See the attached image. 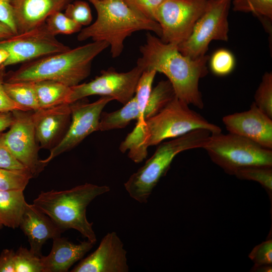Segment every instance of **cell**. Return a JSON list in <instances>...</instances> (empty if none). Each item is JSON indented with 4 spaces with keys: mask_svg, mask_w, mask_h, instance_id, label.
<instances>
[{
    "mask_svg": "<svg viewBox=\"0 0 272 272\" xmlns=\"http://www.w3.org/2000/svg\"><path fill=\"white\" fill-rule=\"evenodd\" d=\"M137 64L143 71L154 70L165 75L175 96L188 105L202 109L204 103L199 81L208 74V55L195 59L182 54L178 46L163 42L149 32L140 47Z\"/></svg>",
    "mask_w": 272,
    "mask_h": 272,
    "instance_id": "obj_1",
    "label": "cell"
},
{
    "mask_svg": "<svg viewBox=\"0 0 272 272\" xmlns=\"http://www.w3.org/2000/svg\"><path fill=\"white\" fill-rule=\"evenodd\" d=\"M183 101L175 96L159 112L146 120L141 126H135L119 146L136 163L146 158L149 147L163 141L174 139L192 130L204 129L211 133L222 132L219 126L208 121L202 115L191 109Z\"/></svg>",
    "mask_w": 272,
    "mask_h": 272,
    "instance_id": "obj_2",
    "label": "cell"
},
{
    "mask_svg": "<svg viewBox=\"0 0 272 272\" xmlns=\"http://www.w3.org/2000/svg\"><path fill=\"white\" fill-rule=\"evenodd\" d=\"M109 47L105 41H93L27 61L16 71L6 73L5 81L51 80L73 87L80 84L90 75L94 59Z\"/></svg>",
    "mask_w": 272,
    "mask_h": 272,
    "instance_id": "obj_3",
    "label": "cell"
},
{
    "mask_svg": "<svg viewBox=\"0 0 272 272\" xmlns=\"http://www.w3.org/2000/svg\"><path fill=\"white\" fill-rule=\"evenodd\" d=\"M87 1L95 9L97 18L81 30L77 39L107 42L113 58L121 55L125 39L134 32L150 31L161 37V30L156 21L140 15L123 0Z\"/></svg>",
    "mask_w": 272,
    "mask_h": 272,
    "instance_id": "obj_4",
    "label": "cell"
},
{
    "mask_svg": "<svg viewBox=\"0 0 272 272\" xmlns=\"http://www.w3.org/2000/svg\"><path fill=\"white\" fill-rule=\"evenodd\" d=\"M109 190L106 185L86 183L65 190L41 191L33 205L62 231L76 230L95 244L97 238L92 228L93 223L87 219V207L96 197Z\"/></svg>",
    "mask_w": 272,
    "mask_h": 272,
    "instance_id": "obj_5",
    "label": "cell"
},
{
    "mask_svg": "<svg viewBox=\"0 0 272 272\" xmlns=\"http://www.w3.org/2000/svg\"><path fill=\"white\" fill-rule=\"evenodd\" d=\"M211 133L197 129L160 144L154 154L133 173L124 186L130 196L146 203L160 179L165 175L177 155L184 151L202 148Z\"/></svg>",
    "mask_w": 272,
    "mask_h": 272,
    "instance_id": "obj_6",
    "label": "cell"
},
{
    "mask_svg": "<svg viewBox=\"0 0 272 272\" xmlns=\"http://www.w3.org/2000/svg\"><path fill=\"white\" fill-rule=\"evenodd\" d=\"M202 149L214 163L230 175L247 167H272L271 149L231 133H211Z\"/></svg>",
    "mask_w": 272,
    "mask_h": 272,
    "instance_id": "obj_7",
    "label": "cell"
},
{
    "mask_svg": "<svg viewBox=\"0 0 272 272\" xmlns=\"http://www.w3.org/2000/svg\"><path fill=\"white\" fill-rule=\"evenodd\" d=\"M232 0H210L189 37L178 46L179 51L191 58L206 55L213 40L227 41L228 16Z\"/></svg>",
    "mask_w": 272,
    "mask_h": 272,
    "instance_id": "obj_8",
    "label": "cell"
},
{
    "mask_svg": "<svg viewBox=\"0 0 272 272\" xmlns=\"http://www.w3.org/2000/svg\"><path fill=\"white\" fill-rule=\"evenodd\" d=\"M210 0H164L156 10L155 20L161 30V40L178 46L190 35Z\"/></svg>",
    "mask_w": 272,
    "mask_h": 272,
    "instance_id": "obj_9",
    "label": "cell"
},
{
    "mask_svg": "<svg viewBox=\"0 0 272 272\" xmlns=\"http://www.w3.org/2000/svg\"><path fill=\"white\" fill-rule=\"evenodd\" d=\"M143 72L137 65L126 72H118L113 67L102 70L91 81L71 87L66 103L90 96L100 95L110 97L124 105L134 96Z\"/></svg>",
    "mask_w": 272,
    "mask_h": 272,
    "instance_id": "obj_10",
    "label": "cell"
},
{
    "mask_svg": "<svg viewBox=\"0 0 272 272\" xmlns=\"http://www.w3.org/2000/svg\"><path fill=\"white\" fill-rule=\"evenodd\" d=\"M0 48L9 53L7 60L0 66L5 67L70 49L48 31L45 23L30 30L0 40Z\"/></svg>",
    "mask_w": 272,
    "mask_h": 272,
    "instance_id": "obj_11",
    "label": "cell"
},
{
    "mask_svg": "<svg viewBox=\"0 0 272 272\" xmlns=\"http://www.w3.org/2000/svg\"><path fill=\"white\" fill-rule=\"evenodd\" d=\"M32 110L12 111L14 120L3 139L14 157L33 175L37 176L46 165L39 158V145L33 121Z\"/></svg>",
    "mask_w": 272,
    "mask_h": 272,
    "instance_id": "obj_12",
    "label": "cell"
},
{
    "mask_svg": "<svg viewBox=\"0 0 272 272\" xmlns=\"http://www.w3.org/2000/svg\"><path fill=\"white\" fill-rule=\"evenodd\" d=\"M82 99L70 104L71 121L68 130L61 142L50 150L48 157L41 161L46 165L59 155L74 149L86 137L98 131L100 116L105 106L114 99L101 96L89 103Z\"/></svg>",
    "mask_w": 272,
    "mask_h": 272,
    "instance_id": "obj_13",
    "label": "cell"
},
{
    "mask_svg": "<svg viewBox=\"0 0 272 272\" xmlns=\"http://www.w3.org/2000/svg\"><path fill=\"white\" fill-rule=\"evenodd\" d=\"M222 121L229 133L272 149V119L253 102L249 110L225 116Z\"/></svg>",
    "mask_w": 272,
    "mask_h": 272,
    "instance_id": "obj_14",
    "label": "cell"
},
{
    "mask_svg": "<svg viewBox=\"0 0 272 272\" xmlns=\"http://www.w3.org/2000/svg\"><path fill=\"white\" fill-rule=\"evenodd\" d=\"M126 251L115 232L107 233L98 248L81 261L72 272H127Z\"/></svg>",
    "mask_w": 272,
    "mask_h": 272,
    "instance_id": "obj_15",
    "label": "cell"
},
{
    "mask_svg": "<svg viewBox=\"0 0 272 272\" xmlns=\"http://www.w3.org/2000/svg\"><path fill=\"white\" fill-rule=\"evenodd\" d=\"M33 121L40 148L49 151L62 140L71 121L70 104L33 111Z\"/></svg>",
    "mask_w": 272,
    "mask_h": 272,
    "instance_id": "obj_16",
    "label": "cell"
},
{
    "mask_svg": "<svg viewBox=\"0 0 272 272\" xmlns=\"http://www.w3.org/2000/svg\"><path fill=\"white\" fill-rule=\"evenodd\" d=\"M71 0H13V13L17 34L45 23L55 11L65 9Z\"/></svg>",
    "mask_w": 272,
    "mask_h": 272,
    "instance_id": "obj_17",
    "label": "cell"
},
{
    "mask_svg": "<svg viewBox=\"0 0 272 272\" xmlns=\"http://www.w3.org/2000/svg\"><path fill=\"white\" fill-rule=\"evenodd\" d=\"M19 227L27 237L30 250L41 256V248L49 239L60 237L63 231L49 217L34 205L26 203Z\"/></svg>",
    "mask_w": 272,
    "mask_h": 272,
    "instance_id": "obj_18",
    "label": "cell"
},
{
    "mask_svg": "<svg viewBox=\"0 0 272 272\" xmlns=\"http://www.w3.org/2000/svg\"><path fill=\"white\" fill-rule=\"evenodd\" d=\"M94 244L88 240L75 244L60 236L53 239L52 247L49 254L46 256H41L43 272L67 271Z\"/></svg>",
    "mask_w": 272,
    "mask_h": 272,
    "instance_id": "obj_19",
    "label": "cell"
},
{
    "mask_svg": "<svg viewBox=\"0 0 272 272\" xmlns=\"http://www.w3.org/2000/svg\"><path fill=\"white\" fill-rule=\"evenodd\" d=\"M27 202L23 190L0 191V223L13 229L20 226Z\"/></svg>",
    "mask_w": 272,
    "mask_h": 272,
    "instance_id": "obj_20",
    "label": "cell"
},
{
    "mask_svg": "<svg viewBox=\"0 0 272 272\" xmlns=\"http://www.w3.org/2000/svg\"><path fill=\"white\" fill-rule=\"evenodd\" d=\"M34 83L40 109L66 103L71 87L51 80H42Z\"/></svg>",
    "mask_w": 272,
    "mask_h": 272,
    "instance_id": "obj_21",
    "label": "cell"
},
{
    "mask_svg": "<svg viewBox=\"0 0 272 272\" xmlns=\"http://www.w3.org/2000/svg\"><path fill=\"white\" fill-rule=\"evenodd\" d=\"M139 115L138 103L133 96L120 109L111 112H102L98 130L106 131L124 128L131 120H137Z\"/></svg>",
    "mask_w": 272,
    "mask_h": 272,
    "instance_id": "obj_22",
    "label": "cell"
},
{
    "mask_svg": "<svg viewBox=\"0 0 272 272\" xmlns=\"http://www.w3.org/2000/svg\"><path fill=\"white\" fill-rule=\"evenodd\" d=\"M5 89L10 98L28 110L40 109L34 82H4Z\"/></svg>",
    "mask_w": 272,
    "mask_h": 272,
    "instance_id": "obj_23",
    "label": "cell"
},
{
    "mask_svg": "<svg viewBox=\"0 0 272 272\" xmlns=\"http://www.w3.org/2000/svg\"><path fill=\"white\" fill-rule=\"evenodd\" d=\"M175 96L173 87L168 80L161 81L152 89L143 118L146 119L159 112Z\"/></svg>",
    "mask_w": 272,
    "mask_h": 272,
    "instance_id": "obj_24",
    "label": "cell"
},
{
    "mask_svg": "<svg viewBox=\"0 0 272 272\" xmlns=\"http://www.w3.org/2000/svg\"><path fill=\"white\" fill-rule=\"evenodd\" d=\"M156 74L154 70L143 71L138 82L134 96L138 103L140 115L135 126L142 125L145 122L143 118V113L153 89L152 85Z\"/></svg>",
    "mask_w": 272,
    "mask_h": 272,
    "instance_id": "obj_25",
    "label": "cell"
},
{
    "mask_svg": "<svg viewBox=\"0 0 272 272\" xmlns=\"http://www.w3.org/2000/svg\"><path fill=\"white\" fill-rule=\"evenodd\" d=\"M33 177V175L27 169L10 170L0 168V191H24Z\"/></svg>",
    "mask_w": 272,
    "mask_h": 272,
    "instance_id": "obj_26",
    "label": "cell"
},
{
    "mask_svg": "<svg viewBox=\"0 0 272 272\" xmlns=\"http://www.w3.org/2000/svg\"><path fill=\"white\" fill-rule=\"evenodd\" d=\"M234 175L240 179L258 182L271 197L272 167L261 166L247 167L238 170Z\"/></svg>",
    "mask_w": 272,
    "mask_h": 272,
    "instance_id": "obj_27",
    "label": "cell"
},
{
    "mask_svg": "<svg viewBox=\"0 0 272 272\" xmlns=\"http://www.w3.org/2000/svg\"><path fill=\"white\" fill-rule=\"evenodd\" d=\"M45 24L48 31L55 36L58 34H72L79 32L82 29L81 25L59 11L50 15Z\"/></svg>",
    "mask_w": 272,
    "mask_h": 272,
    "instance_id": "obj_28",
    "label": "cell"
},
{
    "mask_svg": "<svg viewBox=\"0 0 272 272\" xmlns=\"http://www.w3.org/2000/svg\"><path fill=\"white\" fill-rule=\"evenodd\" d=\"M236 12L252 13L257 17L271 22L272 0H232Z\"/></svg>",
    "mask_w": 272,
    "mask_h": 272,
    "instance_id": "obj_29",
    "label": "cell"
},
{
    "mask_svg": "<svg viewBox=\"0 0 272 272\" xmlns=\"http://www.w3.org/2000/svg\"><path fill=\"white\" fill-rule=\"evenodd\" d=\"M254 103L272 119V73L265 72L254 94Z\"/></svg>",
    "mask_w": 272,
    "mask_h": 272,
    "instance_id": "obj_30",
    "label": "cell"
},
{
    "mask_svg": "<svg viewBox=\"0 0 272 272\" xmlns=\"http://www.w3.org/2000/svg\"><path fill=\"white\" fill-rule=\"evenodd\" d=\"M15 272H43L41 256L22 246L15 253Z\"/></svg>",
    "mask_w": 272,
    "mask_h": 272,
    "instance_id": "obj_31",
    "label": "cell"
},
{
    "mask_svg": "<svg viewBox=\"0 0 272 272\" xmlns=\"http://www.w3.org/2000/svg\"><path fill=\"white\" fill-rule=\"evenodd\" d=\"M235 64V57L232 53L226 49L216 51L210 58V66L212 72L219 76H224L231 73Z\"/></svg>",
    "mask_w": 272,
    "mask_h": 272,
    "instance_id": "obj_32",
    "label": "cell"
},
{
    "mask_svg": "<svg viewBox=\"0 0 272 272\" xmlns=\"http://www.w3.org/2000/svg\"><path fill=\"white\" fill-rule=\"evenodd\" d=\"M64 14L82 27L92 23L93 17L89 4L83 1L69 3L65 8Z\"/></svg>",
    "mask_w": 272,
    "mask_h": 272,
    "instance_id": "obj_33",
    "label": "cell"
},
{
    "mask_svg": "<svg viewBox=\"0 0 272 272\" xmlns=\"http://www.w3.org/2000/svg\"><path fill=\"white\" fill-rule=\"evenodd\" d=\"M254 263L253 268L272 264V240L269 239L256 246L249 254Z\"/></svg>",
    "mask_w": 272,
    "mask_h": 272,
    "instance_id": "obj_34",
    "label": "cell"
},
{
    "mask_svg": "<svg viewBox=\"0 0 272 272\" xmlns=\"http://www.w3.org/2000/svg\"><path fill=\"white\" fill-rule=\"evenodd\" d=\"M129 7L140 15L155 21L157 9L164 0H123Z\"/></svg>",
    "mask_w": 272,
    "mask_h": 272,
    "instance_id": "obj_35",
    "label": "cell"
},
{
    "mask_svg": "<svg viewBox=\"0 0 272 272\" xmlns=\"http://www.w3.org/2000/svg\"><path fill=\"white\" fill-rule=\"evenodd\" d=\"M0 168L10 170L27 169L14 157L6 146L3 139V132H0Z\"/></svg>",
    "mask_w": 272,
    "mask_h": 272,
    "instance_id": "obj_36",
    "label": "cell"
},
{
    "mask_svg": "<svg viewBox=\"0 0 272 272\" xmlns=\"http://www.w3.org/2000/svg\"><path fill=\"white\" fill-rule=\"evenodd\" d=\"M5 69L0 66V112H12L16 110H28L13 101L6 92L4 88Z\"/></svg>",
    "mask_w": 272,
    "mask_h": 272,
    "instance_id": "obj_37",
    "label": "cell"
},
{
    "mask_svg": "<svg viewBox=\"0 0 272 272\" xmlns=\"http://www.w3.org/2000/svg\"><path fill=\"white\" fill-rule=\"evenodd\" d=\"M13 0H0V21L8 25L15 34H17L13 13Z\"/></svg>",
    "mask_w": 272,
    "mask_h": 272,
    "instance_id": "obj_38",
    "label": "cell"
},
{
    "mask_svg": "<svg viewBox=\"0 0 272 272\" xmlns=\"http://www.w3.org/2000/svg\"><path fill=\"white\" fill-rule=\"evenodd\" d=\"M15 252L12 249H4L0 254V272H15Z\"/></svg>",
    "mask_w": 272,
    "mask_h": 272,
    "instance_id": "obj_39",
    "label": "cell"
},
{
    "mask_svg": "<svg viewBox=\"0 0 272 272\" xmlns=\"http://www.w3.org/2000/svg\"><path fill=\"white\" fill-rule=\"evenodd\" d=\"M13 120L12 112H0V132L9 128Z\"/></svg>",
    "mask_w": 272,
    "mask_h": 272,
    "instance_id": "obj_40",
    "label": "cell"
},
{
    "mask_svg": "<svg viewBox=\"0 0 272 272\" xmlns=\"http://www.w3.org/2000/svg\"><path fill=\"white\" fill-rule=\"evenodd\" d=\"M15 34L11 28L0 21V40L7 38Z\"/></svg>",
    "mask_w": 272,
    "mask_h": 272,
    "instance_id": "obj_41",
    "label": "cell"
},
{
    "mask_svg": "<svg viewBox=\"0 0 272 272\" xmlns=\"http://www.w3.org/2000/svg\"><path fill=\"white\" fill-rule=\"evenodd\" d=\"M9 56V53L7 51L0 48V66L7 60Z\"/></svg>",
    "mask_w": 272,
    "mask_h": 272,
    "instance_id": "obj_42",
    "label": "cell"
},
{
    "mask_svg": "<svg viewBox=\"0 0 272 272\" xmlns=\"http://www.w3.org/2000/svg\"><path fill=\"white\" fill-rule=\"evenodd\" d=\"M253 270L257 271L271 272L272 266L271 265H263L257 267H254L253 268Z\"/></svg>",
    "mask_w": 272,
    "mask_h": 272,
    "instance_id": "obj_43",
    "label": "cell"
},
{
    "mask_svg": "<svg viewBox=\"0 0 272 272\" xmlns=\"http://www.w3.org/2000/svg\"><path fill=\"white\" fill-rule=\"evenodd\" d=\"M3 226L2 224L0 223V229H1Z\"/></svg>",
    "mask_w": 272,
    "mask_h": 272,
    "instance_id": "obj_44",
    "label": "cell"
}]
</instances>
